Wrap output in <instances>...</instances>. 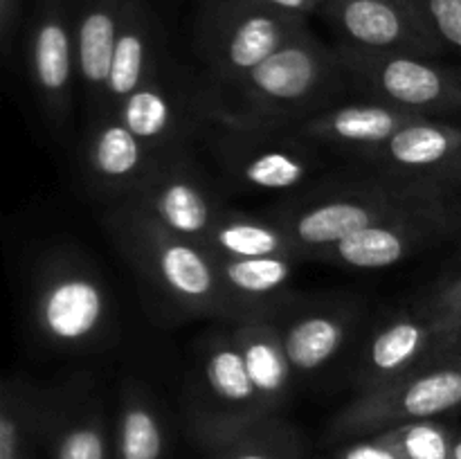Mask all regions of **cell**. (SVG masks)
Returning <instances> with one entry per match:
<instances>
[{"label": "cell", "mask_w": 461, "mask_h": 459, "mask_svg": "<svg viewBox=\"0 0 461 459\" xmlns=\"http://www.w3.org/2000/svg\"><path fill=\"white\" fill-rule=\"evenodd\" d=\"M115 115L133 135L147 142L158 156L189 148V135L203 124L198 112V88L189 90L176 79L169 58L144 86L124 99Z\"/></svg>", "instance_id": "cell-12"}, {"label": "cell", "mask_w": 461, "mask_h": 459, "mask_svg": "<svg viewBox=\"0 0 461 459\" xmlns=\"http://www.w3.org/2000/svg\"><path fill=\"white\" fill-rule=\"evenodd\" d=\"M459 230L461 216H421V219L394 220L349 234L327 250L318 252L313 259L356 270L390 268L421 248L432 246Z\"/></svg>", "instance_id": "cell-16"}, {"label": "cell", "mask_w": 461, "mask_h": 459, "mask_svg": "<svg viewBox=\"0 0 461 459\" xmlns=\"http://www.w3.org/2000/svg\"><path fill=\"white\" fill-rule=\"evenodd\" d=\"M18 16H21V0H0V48L5 58L12 57Z\"/></svg>", "instance_id": "cell-30"}, {"label": "cell", "mask_w": 461, "mask_h": 459, "mask_svg": "<svg viewBox=\"0 0 461 459\" xmlns=\"http://www.w3.org/2000/svg\"><path fill=\"white\" fill-rule=\"evenodd\" d=\"M270 216L291 234L306 259H313L333 243L374 225L421 216H461V202L437 184L378 178L313 187Z\"/></svg>", "instance_id": "cell-2"}, {"label": "cell", "mask_w": 461, "mask_h": 459, "mask_svg": "<svg viewBox=\"0 0 461 459\" xmlns=\"http://www.w3.org/2000/svg\"><path fill=\"white\" fill-rule=\"evenodd\" d=\"M306 30V18L261 0H203L194 22V48L205 63L207 81L223 84L248 75Z\"/></svg>", "instance_id": "cell-4"}, {"label": "cell", "mask_w": 461, "mask_h": 459, "mask_svg": "<svg viewBox=\"0 0 461 459\" xmlns=\"http://www.w3.org/2000/svg\"><path fill=\"white\" fill-rule=\"evenodd\" d=\"M27 72L41 111L54 133L70 120L77 75L75 7L68 0H39L27 34Z\"/></svg>", "instance_id": "cell-9"}, {"label": "cell", "mask_w": 461, "mask_h": 459, "mask_svg": "<svg viewBox=\"0 0 461 459\" xmlns=\"http://www.w3.org/2000/svg\"><path fill=\"white\" fill-rule=\"evenodd\" d=\"M394 441L399 450L408 459H450L453 448H450L448 435L441 430L437 423L430 421H414L410 426L401 428L394 432Z\"/></svg>", "instance_id": "cell-26"}, {"label": "cell", "mask_w": 461, "mask_h": 459, "mask_svg": "<svg viewBox=\"0 0 461 459\" xmlns=\"http://www.w3.org/2000/svg\"><path fill=\"white\" fill-rule=\"evenodd\" d=\"M57 459H106L104 435L93 423L72 426L59 441Z\"/></svg>", "instance_id": "cell-28"}, {"label": "cell", "mask_w": 461, "mask_h": 459, "mask_svg": "<svg viewBox=\"0 0 461 459\" xmlns=\"http://www.w3.org/2000/svg\"><path fill=\"white\" fill-rule=\"evenodd\" d=\"M385 3H399V4H405V7L414 9V12L419 14V9H417V0H385ZM421 18H423V16H421Z\"/></svg>", "instance_id": "cell-34"}, {"label": "cell", "mask_w": 461, "mask_h": 459, "mask_svg": "<svg viewBox=\"0 0 461 459\" xmlns=\"http://www.w3.org/2000/svg\"><path fill=\"white\" fill-rule=\"evenodd\" d=\"M203 248L212 256H228V259H252V256L306 259L302 248L273 216L261 219L237 210H228L221 216Z\"/></svg>", "instance_id": "cell-23"}, {"label": "cell", "mask_w": 461, "mask_h": 459, "mask_svg": "<svg viewBox=\"0 0 461 459\" xmlns=\"http://www.w3.org/2000/svg\"><path fill=\"white\" fill-rule=\"evenodd\" d=\"M198 382L205 385L212 399L221 400L230 408H264L250 372H248L246 356H243L234 333L212 338L203 346Z\"/></svg>", "instance_id": "cell-24"}, {"label": "cell", "mask_w": 461, "mask_h": 459, "mask_svg": "<svg viewBox=\"0 0 461 459\" xmlns=\"http://www.w3.org/2000/svg\"><path fill=\"white\" fill-rule=\"evenodd\" d=\"M156 220L167 232L205 246L212 228L230 210L205 178L189 148L162 158L147 183L122 198Z\"/></svg>", "instance_id": "cell-8"}, {"label": "cell", "mask_w": 461, "mask_h": 459, "mask_svg": "<svg viewBox=\"0 0 461 459\" xmlns=\"http://www.w3.org/2000/svg\"><path fill=\"white\" fill-rule=\"evenodd\" d=\"M351 90L336 48H327L306 30L248 75L198 86V112L203 124L228 129H293L342 104Z\"/></svg>", "instance_id": "cell-1"}, {"label": "cell", "mask_w": 461, "mask_h": 459, "mask_svg": "<svg viewBox=\"0 0 461 459\" xmlns=\"http://www.w3.org/2000/svg\"><path fill=\"white\" fill-rule=\"evenodd\" d=\"M318 14L336 32L338 45L430 58L446 52L421 14L405 4L385 0H327Z\"/></svg>", "instance_id": "cell-11"}, {"label": "cell", "mask_w": 461, "mask_h": 459, "mask_svg": "<svg viewBox=\"0 0 461 459\" xmlns=\"http://www.w3.org/2000/svg\"><path fill=\"white\" fill-rule=\"evenodd\" d=\"M354 90L363 97L417 115L448 120L461 115V68L430 57L399 52H365L336 45Z\"/></svg>", "instance_id": "cell-7"}, {"label": "cell", "mask_w": 461, "mask_h": 459, "mask_svg": "<svg viewBox=\"0 0 461 459\" xmlns=\"http://www.w3.org/2000/svg\"><path fill=\"white\" fill-rule=\"evenodd\" d=\"M439 360L461 364V320L446 328L444 340H441L439 346Z\"/></svg>", "instance_id": "cell-32"}, {"label": "cell", "mask_w": 461, "mask_h": 459, "mask_svg": "<svg viewBox=\"0 0 461 459\" xmlns=\"http://www.w3.org/2000/svg\"><path fill=\"white\" fill-rule=\"evenodd\" d=\"M450 459H461V439L453 446V457H450Z\"/></svg>", "instance_id": "cell-36"}, {"label": "cell", "mask_w": 461, "mask_h": 459, "mask_svg": "<svg viewBox=\"0 0 461 459\" xmlns=\"http://www.w3.org/2000/svg\"><path fill=\"white\" fill-rule=\"evenodd\" d=\"M160 160L162 156L131 133L115 112L86 122L81 166L86 183L102 196L115 202L131 196L147 183Z\"/></svg>", "instance_id": "cell-13"}, {"label": "cell", "mask_w": 461, "mask_h": 459, "mask_svg": "<svg viewBox=\"0 0 461 459\" xmlns=\"http://www.w3.org/2000/svg\"><path fill=\"white\" fill-rule=\"evenodd\" d=\"M108 288L93 266L75 252H52L41 264L32 295V324L48 345L81 349L111 327Z\"/></svg>", "instance_id": "cell-5"}, {"label": "cell", "mask_w": 461, "mask_h": 459, "mask_svg": "<svg viewBox=\"0 0 461 459\" xmlns=\"http://www.w3.org/2000/svg\"><path fill=\"white\" fill-rule=\"evenodd\" d=\"M234 459H270V457H266V454H259V453H243Z\"/></svg>", "instance_id": "cell-35"}, {"label": "cell", "mask_w": 461, "mask_h": 459, "mask_svg": "<svg viewBox=\"0 0 461 459\" xmlns=\"http://www.w3.org/2000/svg\"><path fill=\"white\" fill-rule=\"evenodd\" d=\"M261 3L284 14H291V16L309 18L311 14H318L327 0H261Z\"/></svg>", "instance_id": "cell-31"}, {"label": "cell", "mask_w": 461, "mask_h": 459, "mask_svg": "<svg viewBox=\"0 0 461 459\" xmlns=\"http://www.w3.org/2000/svg\"><path fill=\"white\" fill-rule=\"evenodd\" d=\"M461 405V364L437 360L405 374L387 385L363 392L351 405L347 421L356 426L396 421V418H432Z\"/></svg>", "instance_id": "cell-14"}, {"label": "cell", "mask_w": 461, "mask_h": 459, "mask_svg": "<svg viewBox=\"0 0 461 459\" xmlns=\"http://www.w3.org/2000/svg\"><path fill=\"white\" fill-rule=\"evenodd\" d=\"M106 225L131 264L176 306L194 315L239 322L216 259L205 248L167 232L126 201L113 205Z\"/></svg>", "instance_id": "cell-3"}, {"label": "cell", "mask_w": 461, "mask_h": 459, "mask_svg": "<svg viewBox=\"0 0 461 459\" xmlns=\"http://www.w3.org/2000/svg\"><path fill=\"white\" fill-rule=\"evenodd\" d=\"M210 129L212 151L225 180L248 194L304 192L324 171L322 147L293 130Z\"/></svg>", "instance_id": "cell-6"}, {"label": "cell", "mask_w": 461, "mask_h": 459, "mask_svg": "<svg viewBox=\"0 0 461 459\" xmlns=\"http://www.w3.org/2000/svg\"><path fill=\"white\" fill-rule=\"evenodd\" d=\"M444 333V324L428 309L396 315L367 342L356 367V382H360L363 392L376 390L414 369L437 363Z\"/></svg>", "instance_id": "cell-15"}, {"label": "cell", "mask_w": 461, "mask_h": 459, "mask_svg": "<svg viewBox=\"0 0 461 459\" xmlns=\"http://www.w3.org/2000/svg\"><path fill=\"white\" fill-rule=\"evenodd\" d=\"M417 9L446 50H461V0H417Z\"/></svg>", "instance_id": "cell-27"}, {"label": "cell", "mask_w": 461, "mask_h": 459, "mask_svg": "<svg viewBox=\"0 0 461 459\" xmlns=\"http://www.w3.org/2000/svg\"><path fill=\"white\" fill-rule=\"evenodd\" d=\"M234 338L241 345L246 356L248 372H250L255 390L264 408L279 403L286 399L297 376L284 349L282 333L273 318H250L239 322L234 328Z\"/></svg>", "instance_id": "cell-22"}, {"label": "cell", "mask_w": 461, "mask_h": 459, "mask_svg": "<svg viewBox=\"0 0 461 459\" xmlns=\"http://www.w3.org/2000/svg\"><path fill=\"white\" fill-rule=\"evenodd\" d=\"M221 282L239 310V322L250 318H275L288 304V286L295 277L300 256H214Z\"/></svg>", "instance_id": "cell-20"}, {"label": "cell", "mask_w": 461, "mask_h": 459, "mask_svg": "<svg viewBox=\"0 0 461 459\" xmlns=\"http://www.w3.org/2000/svg\"><path fill=\"white\" fill-rule=\"evenodd\" d=\"M426 309L444 324V328H448L450 324L461 320V273L455 274L450 282H446L437 291V295L432 297V302Z\"/></svg>", "instance_id": "cell-29"}, {"label": "cell", "mask_w": 461, "mask_h": 459, "mask_svg": "<svg viewBox=\"0 0 461 459\" xmlns=\"http://www.w3.org/2000/svg\"><path fill=\"white\" fill-rule=\"evenodd\" d=\"M455 196H457V201L461 202V176H459V183H457V189H455Z\"/></svg>", "instance_id": "cell-37"}, {"label": "cell", "mask_w": 461, "mask_h": 459, "mask_svg": "<svg viewBox=\"0 0 461 459\" xmlns=\"http://www.w3.org/2000/svg\"><path fill=\"white\" fill-rule=\"evenodd\" d=\"M345 459H401V454L381 444H358L347 450Z\"/></svg>", "instance_id": "cell-33"}, {"label": "cell", "mask_w": 461, "mask_h": 459, "mask_svg": "<svg viewBox=\"0 0 461 459\" xmlns=\"http://www.w3.org/2000/svg\"><path fill=\"white\" fill-rule=\"evenodd\" d=\"M165 61V30L160 18L149 0H126L108 76L106 112H115L126 97L160 70Z\"/></svg>", "instance_id": "cell-19"}, {"label": "cell", "mask_w": 461, "mask_h": 459, "mask_svg": "<svg viewBox=\"0 0 461 459\" xmlns=\"http://www.w3.org/2000/svg\"><path fill=\"white\" fill-rule=\"evenodd\" d=\"M354 160L376 169L383 178L437 184L455 194L461 176V124L417 117L381 147L369 148Z\"/></svg>", "instance_id": "cell-10"}, {"label": "cell", "mask_w": 461, "mask_h": 459, "mask_svg": "<svg viewBox=\"0 0 461 459\" xmlns=\"http://www.w3.org/2000/svg\"><path fill=\"white\" fill-rule=\"evenodd\" d=\"M122 459H160L162 428L147 396L140 390L124 392L120 414Z\"/></svg>", "instance_id": "cell-25"}, {"label": "cell", "mask_w": 461, "mask_h": 459, "mask_svg": "<svg viewBox=\"0 0 461 459\" xmlns=\"http://www.w3.org/2000/svg\"><path fill=\"white\" fill-rule=\"evenodd\" d=\"M417 112L376 102V99H356L327 108L309 120L293 126V133L320 144L322 148H336L356 158L369 148L381 147L408 122L417 120Z\"/></svg>", "instance_id": "cell-17"}, {"label": "cell", "mask_w": 461, "mask_h": 459, "mask_svg": "<svg viewBox=\"0 0 461 459\" xmlns=\"http://www.w3.org/2000/svg\"><path fill=\"white\" fill-rule=\"evenodd\" d=\"M354 324L356 313L347 306L306 309L277 324L295 374H313L327 367L347 345Z\"/></svg>", "instance_id": "cell-21"}, {"label": "cell", "mask_w": 461, "mask_h": 459, "mask_svg": "<svg viewBox=\"0 0 461 459\" xmlns=\"http://www.w3.org/2000/svg\"><path fill=\"white\" fill-rule=\"evenodd\" d=\"M77 75L86 99V122L106 112V88L126 0H75Z\"/></svg>", "instance_id": "cell-18"}]
</instances>
